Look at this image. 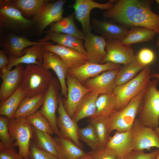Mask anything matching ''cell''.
Instances as JSON below:
<instances>
[{"mask_svg":"<svg viewBox=\"0 0 159 159\" xmlns=\"http://www.w3.org/2000/svg\"><path fill=\"white\" fill-rule=\"evenodd\" d=\"M133 150H151L152 147L159 149V136L154 129L144 125L138 118L132 127Z\"/></svg>","mask_w":159,"mask_h":159,"instance_id":"12","label":"cell"},{"mask_svg":"<svg viewBox=\"0 0 159 159\" xmlns=\"http://www.w3.org/2000/svg\"><path fill=\"white\" fill-rule=\"evenodd\" d=\"M9 119L2 115L0 116V143L8 149H14L16 146L9 133L8 128Z\"/></svg>","mask_w":159,"mask_h":159,"instance_id":"38","label":"cell"},{"mask_svg":"<svg viewBox=\"0 0 159 159\" xmlns=\"http://www.w3.org/2000/svg\"><path fill=\"white\" fill-rule=\"evenodd\" d=\"M114 0H110L107 3H100L92 0H75L70 7L74 9L75 19L81 24L82 31L85 34L92 32V29L90 14L93 9L107 10L113 5Z\"/></svg>","mask_w":159,"mask_h":159,"instance_id":"10","label":"cell"},{"mask_svg":"<svg viewBox=\"0 0 159 159\" xmlns=\"http://www.w3.org/2000/svg\"><path fill=\"white\" fill-rule=\"evenodd\" d=\"M155 1L159 5V0H156Z\"/></svg>","mask_w":159,"mask_h":159,"instance_id":"52","label":"cell"},{"mask_svg":"<svg viewBox=\"0 0 159 159\" xmlns=\"http://www.w3.org/2000/svg\"><path fill=\"white\" fill-rule=\"evenodd\" d=\"M136 59L141 64L146 66L155 61V55L151 49L143 48L140 49L136 55Z\"/></svg>","mask_w":159,"mask_h":159,"instance_id":"41","label":"cell"},{"mask_svg":"<svg viewBox=\"0 0 159 159\" xmlns=\"http://www.w3.org/2000/svg\"><path fill=\"white\" fill-rule=\"evenodd\" d=\"M78 137L91 149L92 150L100 148L99 140L93 126L89 124L85 127L80 128L78 132Z\"/></svg>","mask_w":159,"mask_h":159,"instance_id":"36","label":"cell"},{"mask_svg":"<svg viewBox=\"0 0 159 159\" xmlns=\"http://www.w3.org/2000/svg\"><path fill=\"white\" fill-rule=\"evenodd\" d=\"M54 77L42 65L28 64L22 73L21 86L26 97L45 94Z\"/></svg>","mask_w":159,"mask_h":159,"instance_id":"2","label":"cell"},{"mask_svg":"<svg viewBox=\"0 0 159 159\" xmlns=\"http://www.w3.org/2000/svg\"><path fill=\"white\" fill-rule=\"evenodd\" d=\"M151 78V69L147 65L129 81L116 86L113 91L116 99L115 110L125 107L132 98L144 90Z\"/></svg>","mask_w":159,"mask_h":159,"instance_id":"5","label":"cell"},{"mask_svg":"<svg viewBox=\"0 0 159 159\" xmlns=\"http://www.w3.org/2000/svg\"><path fill=\"white\" fill-rule=\"evenodd\" d=\"M121 66L120 64L110 62L98 64L87 61L79 66L69 69L67 73L75 77L83 85L88 80L96 77L104 72L119 69Z\"/></svg>","mask_w":159,"mask_h":159,"instance_id":"15","label":"cell"},{"mask_svg":"<svg viewBox=\"0 0 159 159\" xmlns=\"http://www.w3.org/2000/svg\"><path fill=\"white\" fill-rule=\"evenodd\" d=\"M0 159H24L22 156L17 153L15 149L5 148L0 143Z\"/></svg>","mask_w":159,"mask_h":159,"instance_id":"44","label":"cell"},{"mask_svg":"<svg viewBox=\"0 0 159 159\" xmlns=\"http://www.w3.org/2000/svg\"><path fill=\"white\" fill-rule=\"evenodd\" d=\"M66 2L65 0H48L43 5L32 19L39 32L42 33L47 26L63 18L64 6Z\"/></svg>","mask_w":159,"mask_h":159,"instance_id":"8","label":"cell"},{"mask_svg":"<svg viewBox=\"0 0 159 159\" xmlns=\"http://www.w3.org/2000/svg\"><path fill=\"white\" fill-rule=\"evenodd\" d=\"M41 42L31 41L26 37L14 34H9L5 36L2 45L9 57L19 58L24 53V50L26 48Z\"/></svg>","mask_w":159,"mask_h":159,"instance_id":"24","label":"cell"},{"mask_svg":"<svg viewBox=\"0 0 159 159\" xmlns=\"http://www.w3.org/2000/svg\"><path fill=\"white\" fill-rule=\"evenodd\" d=\"M132 128L124 132L116 131L109 136L105 147L113 150L118 157H125L133 150Z\"/></svg>","mask_w":159,"mask_h":159,"instance_id":"22","label":"cell"},{"mask_svg":"<svg viewBox=\"0 0 159 159\" xmlns=\"http://www.w3.org/2000/svg\"><path fill=\"white\" fill-rule=\"evenodd\" d=\"M32 19L25 18L8 0L0 1V26L16 31H23L34 25Z\"/></svg>","mask_w":159,"mask_h":159,"instance_id":"7","label":"cell"},{"mask_svg":"<svg viewBox=\"0 0 159 159\" xmlns=\"http://www.w3.org/2000/svg\"><path fill=\"white\" fill-rule=\"evenodd\" d=\"M59 116L57 117V124L61 137L72 140L78 147L82 149V145L78 137L79 129L77 122L73 120L66 111L61 95L58 96L57 110Z\"/></svg>","mask_w":159,"mask_h":159,"instance_id":"13","label":"cell"},{"mask_svg":"<svg viewBox=\"0 0 159 159\" xmlns=\"http://www.w3.org/2000/svg\"><path fill=\"white\" fill-rule=\"evenodd\" d=\"M151 77L159 79V72L153 73L151 74Z\"/></svg>","mask_w":159,"mask_h":159,"instance_id":"47","label":"cell"},{"mask_svg":"<svg viewBox=\"0 0 159 159\" xmlns=\"http://www.w3.org/2000/svg\"><path fill=\"white\" fill-rule=\"evenodd\" d=\"M29 159H59L58 156L37 147L34 142H31Z\"/></svg>","mask_w":159,"mask_h":159,"instance_id":"40","label":"cell"},{"mask_svg":"<svg viewBox=\"0 0 159 159\" xmlns=\"http://www.w3.org/2000/svg\"><path fill=\"white\" fill-rule=\"evenodd\" d=\"M9 62V58H8L6 54L4 49L0 51V73L6 72Z\"/></svg>","mask_w":159,"mask_h":159,"instance_id":"45","label":"cell"},{"mask_svg":"<svg viewBox=\"0 0 159 159\" xmlns=\"http://www.w3.org/2000/svg\"><path fill=\"white\" fill-rule=\"evenodd\" d=\"M48 42L44 45L45 50L57 55L68 69L81 65L88 61L86 55L78 51Z\"/></svg>","mask_w":159,"mask_h":159,"instance_id":"16","label":"cell"},{"mask_svg":"<svg viewBox=\"0 0 159 159\" xmlns=\"http://www.w3.org/2000/svg\"><path fill=\"white\" fill-rule=\"evenodd\" d=\"M18 9L26 18L32 17L37 14L48 0H8Z\"/></svg>","mask_w":159,"mask_h":159,"instance_id":"33","label":"cell"},{"mask_svg":"<svg viewBox=\"0 0 159 159\" xmlns=\"http://www.w3.org/2000/svg\"><path fill=\"white\" fill-rule=\"evenodd\" d=\"M74 13L63 18L60 21L49 25V29L43 32L63 33L70 35L84 40L85 34L77 27L75 22Z\"/></svg>","mask_w":159,"mask_h":159,"instance_id":"26","label":"cell"},{"mask_svg":"<svg viewBox=\"0 0 159 159\" xmlns=\"http://www.w3.org/2000/svg\"><path fill=\"white\" fill-rule=\"evenodd\" d=\"M99 95L91 91L83 97L79 105L73 120L78 122L85 118H91L95 116L96 111V102Z\"/></svg>","mask_w":159,"mask_h":159,"instance_id":"28","label":"cell"},{"mask_svg":"<svg viewBox=\"0 0 159 159\" xmlns=\"http://www.w3.org/2000/svg\"><path fill=\"white\" fill-rule=\"evenodd\" d=\"M8 125L12 138L16 141L19 153L24 159H29L30 141L33 137L32 125L25 117L9 119Z\"/></svg>","mask_w":159,"mask_h":159,"instance_id":"6","label":"cell"},{"mask_svg":"<svg viewBox=\"0 0 159 159\" xmlns=\"http://www.w3.org/2000/svg\"><path fill=\"white\" fill-rule=\"evenodd\" d=\"M47 42L41 43L26 48L24 50V55L19 58L9 57V62L6 71L11 70L13 67L23 64L42 65L43 54L45 50L44 45Z\"/></svg>","mask_w":159,"mask_h":159,"instance_id":"23","label":"cell"},{"mask_svg":"<svg viewBox=\"0 0 159 159\" xmlns=\"http://www.w3.org/2000/svg\"><path fill=\"white\" fill-rule=\"evenodd\" d=\"M119 69L104 72L88 80L83 85L99 95L113 93L116 87V78Z\"/></svg>","mask_w":159,"mask_h":159,"instance_id":"18","label":"cell"},{"mask_svg":"<svg viewBox=\"0 0 159 159\" xmlns=\"http://www.w3.org/2000/svg\"><path fill=\"white\" fill-rule=\"evenodd\" d=\"M46 34L44 37L39 40V42L44 43L51 40L57 44L76 49L86 55L83 40L66 34L52 32Z\"/></svg>","mask_w":159,"mask_h":159,"instance_id":"25","label":"cell"},{"mask_svg":"<svg viewBox=\"0 0 159 159\" xmlns=\"http://www.w3.org/2000/svg\"><path fill=\"white\" fill-rule=\"evenodd\" d=\"M77 159H93L92 155L89 152Z\"/></svg>","mask_w":159,"mask_h":159,"instance_id":"46","label":"cell"},{"mask_svg":"<svg viewBox=\"0 0 159 159\" xmlns=\"http://www.w3.org/2000/svg\"><path fill=\"white\" fill-rule=\"evenodd\" d=\"M83 40L88 61L102 64L107 54L106 40L92 32L85 34Z\"/></svg>","mask_w":159,"mask_h":159,"instance_id":"19","label":"cell"},{"mask_svg":"<svg viewBox=\"0 0 159 159\" xmlns=\"http://www.w3.org/2000/svg\"><path fill=\"white\" fill-rule=\"evenodd\" d=\"M92 29L105 40L116 39L122 41L129 31L123 26L109 20L91 19Z\"/></svg>","mask_w":159,"mask_h":159,"instance_id":"17","label":"cell"},{"mask_svg":"<svg viewBox=\"0 0 159 159\" xmlns=\"http://www.w3.org/2000/svg\"><path fill=\"white\" fill-rule=\"evenodd\" d=\"M157 45L158 47L159 48V37H158V40L157 42Z\"/></svg>","mask_w":159,"mask_h":159,"instance_id":"50","label":"cell"},{"mask_svg":"<svg viewBox=\"0 0 159 159\" xmlns=\"http://www.w3.org/2000/svg\"><path fill=\"white\" fill-rule=\"evenodd\" d=\"M106 50L107 54L102 64L110 62L125 66L136 58V55L131 46L124 45L118 39L106 40Z\"/></svg>","mask_w":159,"mask_h":159,"instance_id":"14","label":"cell"},{"mask_svg":"<svg viewBox=\"0 0 159 159\" xmlns=\"http://www.w3.org/2000/svg\"><path fill=\"white\" fill-rule=\"evenodd\" d=\"M66 83L67 88L66 99H63L64 108L72 119L84 96L92 91L85 86L75 77L67 73Z\"/></svg>","mask_w":159,"mask_h":159,"instance_id":"11","label":"cell"},{"mask_svg":"<svg viewBox=\"0 0 159 159\" xmlns=\"http://www.w3.org/2000/svg\"><path fill=\"white\" fill-rule=\"evenodd\" d=\"M154 130L157 134L159 136V127L158 126L154 128Z\"/></svg>","mask_w":159,"mask_h":159,"instance_id":"48","label":"cell"},{"mask_svg":"<svg viewBox=\"0 0 159 159\" xmlns=\"http://www.w3.org/2000/svg\"><path fill=\"white\" fill-rule=\"evenodd\" d=\"M45 94L29 97H26L20 102L13 118L25 117L36 112L43 104Z\"/></svg>","mask_w":159,"mask_h":159,"instance_id":"29","label":"cell"},{"mask_svg":"<svg viewBox=\"0 0 159 159\" xmlns=\"http://www.w3.org/2000/svg\"><path fill=\"white\" fill-rule=\"evenodd\" d=\"M60 89L58 79L54 77L45 94L40 110L41 114L49 122L54 134L59 137L61 136L57 125L56 111L58 107V92Z\"/></svg>","mask_w":159,"mask_h":159,"instance_id":"9","label":"cell"},{"mask_svg":"<svg viewBox=\"0 0 159 159\" xmlns=\"http://www.w3.org/2000/svg\"><path fill=\"white\" fill-rule=\"evenodd\" d=\"M93 159H117L118 156L112 150L105 147L89 152Z\"/></svg>","mask_w":159,"mask_h":159,"instance_id":"42","label":"cell"},{"mask_svg":"<svg viewBox=\"0 0 159 159\" xmlns=\"http://www.w3.org/2000/svg\"><path fill=\"white\" fill-rule=\"evenodd\" d=\"M108 118L97 116L89 118L87 120L89 124L91 125L95 129L99 140L100 148L105 146L109 137Z\"/></svg>","mask_w":159,"mask_h":159,"instance_id":"35","label":"cell"},{"mask_svg":"<svg viewBox=\"0 0 159 159\" xmlns=\"http://www.w3.org/2000/svg\"><path fill=\"white\" fill-rule=\"evenodd\" d=\"M159 153V149L149 153H146L143 150H133L125 157L127 159H155Z\"/></svg>","mask_w":159,"mask_h":159,"instance_id":"43","label":"cell"},{"mask_svg":"<svg viewBox=\"0 0 159 159\" xmlns=\"http://www.w3.org/2000/svg\"><path fill=\"white\" fill-rule=\"evenodd\" d=\"M153 2L149 0H114L112 7L103 13V19L112 21L126 29L144 27L159 33V15L152 11Z\"/></svg>","mask_w":159,"mask_h":159,"instance_id":"1","label":"cell"},{"mask_svg":"<svg viewBox=\"0 0 159 159\" xmlns=\"http://www.w3.org/2000/svg\"><path fill=\"white\" fill-rule=\"evenodd\" d=\"M155 159H159V153L158 154Z\"/></svg>","mask_w":159,"mask_h":159,"instance_id":"51","label":"cell"},{"mask_svg":"<svg viewBox=\"0 0 159 159\" xmlns=\"http://www.w3.org/2000/svg\"><path fill=\"white\" fill-rule=\"evenodd\" d=\"M96 104V111L95 116L109 118L115 110L116 99L114 93L100 95Z\"/></svg>","mask_w":159,"mask_h":159,"instance_id":"31","label":"cell"},{"mask_svg":"<svg viewBox=\"0 0 159 159\" xmlns=\"http://www.w3.org/2000/svg\"><path fill=\"white\" fill-rule=\"evenodd\" d=\"M157 33L148 28L135 27L131 28L126 37L121 42L126 46L134 44L148 42L153 39Z\"/></svg>","mask_w":159,"mask_h":159,"instance_id":"30","label":"cell"},{"mask_svg":"<svg viewBox=\"0 0 159 159\" xmlns=\"http://www.w3.org/2000/svg\"><path fill=\"white\" fill-rule=\"evenodd\" d=\"M158 79L150 80L146 87L138 119L144 125L153 129L159 125Z\"/></svg>","mask_w":159,"mask_h":159,"instance_id":"4","label":"cell"},{"mask_svg":"<svg viewBox=\"0 0 159 159\" xmlns=\"http://www.w3.org/2000/svg\"><path fill=\"white\" fill-rule=\"evenodd\" d=\"M26 96V94L20 85L7 99L0 104V109L7 107L17 108L20 102Z\"/></svg>","mask_w":159,"mask_h":159,"instance_id":"39","label":"cell"},{"mask_svg":"<svg viewBox=\"0 0 159 159\" xmlns=\"http://www.w3.org/2000/svg\"><path fill=\"white\" fill-rule=\"evenodd\" d=\"M22 64L12 69L0 73L2 82L0 88V104L7 99L21 84L23 71Z\"/></svg>","mask_w":159,"mask_h":159,"instance_id":"21","label":"cell"},{"mask_svg":"<svg viewBox=\"0 0 159 159\" xmlns=\"http://www.w3.org/2000/svg\"><path fill=\"white\" fill-rule=\"evenodd\" d=\"M145 88L132 98L125 107L115 110L108 118L109 135L114 130L124 132L132 128L140 111Z\"/></svg>","mask_w":159,"mask_h":159,"instance_id":"3","label":"cell"},{"mask_svg":"<svg viewBox=\"0 0 159 159\" xmlns=\"http://www.w3.org/2000/svg\"><path fill=\"white\" fill-rule=\"evenodd\" d=\"M29 123L37 129L50 135L54 134L47 120L40 113V110L26 117Z\"/></svg>","mask_w":159,"mask_h":159,"instance_id":"37","label":"cell"},{"mask_svg":"<svg viewBox=\"0 0 159 159\" xmlns=\"http://www.w3.org/2000/svg\"><path fill=\"white\" fill-rule=\"evenodd\" d=\"M42 65L45 69H52L55 73L60 85L61 95L66 99L67 88L66 80L68 69L66 65L56 54L45 50L43 54Z\"/></svg>","mask_w":159,"mask_h":159,"instance_id":"20","label":"cell"},{"mask_svg":"<svg viewBox=\"0 0 159 159\" xmlns=\"http://www.w3.org/2000/svg\"><path fill=\"white\" fill-rule=\"evenodd\" d=\"M117 159H127L126 157H118Z\"/></svg>","mask_w":159,"mask_h":159,"instance_id":"49","label":"cell"},{"mask_svg":"<svg viewBox=\"0 0 159 159\" xmlns=\"http://www.w3.org/2000/svg\"><path fill=\"white\" fill-rule=\"evenodd\" d=\"M145 67L141 64L136 59L127 65L122 66L119 69L116 77V86L129 81L135 77L137 73Z\"/></svg>","mask_w":159,"mask_h":159,"instance_id":"34","label":"cell"},{"mask_svg":"<svg viewBox=\"0 0 159 159\" xmlns=\"http://www.w3.org/2000/svg\"><path fill=\"white\" fill-rule=\"evenodd\" d=\"M54 138L59 159H77L86 153L70 139L57 136Z\"/></svg>","mask_w":159,"mask_h":159,"instance_id":"27","label":"cell"},{"mask_svg":"<svg viewBox=\"0 0 159 159\" xmlns=\"http://www.w3.org/2000/svg\"><path fill=\"white\" fill-rule=\"evenodd\" d=\"M32 126L34 143L38 148L58 156L54 138Z\"/></svg>","mask_w":159,"mask_h":159,"instance_id":"32","label":"cell"}]
</instances>
